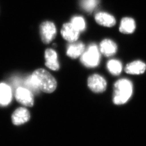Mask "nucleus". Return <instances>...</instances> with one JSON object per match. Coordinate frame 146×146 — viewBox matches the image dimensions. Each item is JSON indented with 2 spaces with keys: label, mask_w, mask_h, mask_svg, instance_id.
I'll use <instances>...</instances> for the list:
<instances>
[{
  "label": "nucleus",
  "mask_w": 146,
  "mask_h": 146,
  "mask_svg": "<svg viewBox=\"0 0 146 146\" xmlns=\"http://www.w3.org/2000/svg\"><path fill=\"white\" fill-rule=\"evenodd\" d=\"M45 64L47 67L52 70L57 71L60 69L56 52L52 49H47L45 51Z\"/></svg>",
  "instance_id": "9"
},
{
  "label": "nucleus",
  "mask_w": 146,
  "mask_h": 146,
  "mask_svg": "<svg viewBox=\"0 0 146 146\" xmlns=\"http://www.w3.org/2000/svg\"><path fill=\"white\" fill-rule=\"evenodd\" d=\"M80 31L76 29L71 22L66 23L63 25L61 34L63 38L69 42H75L78 40Z\"/></svg>",
  "instance_id": "7"
},
{
  "label": "nucleus",
  "mask_w": 146,
  "mask_h": 146,
  "mask_svg": "<svg viewBox=\"0 0 146 146\" xmlns=\"http://www.w3.org/2000/svg\"><path fill=\"white\" fill-rule=\"evenodd\" d=\"M146 69V64L141 61H135L128 64L125 67V72L129 74L139 75L143 74Z\"/></svg>",
  "instance_id": "13"
},
{
  "label": "nucleus",
  "mask_w": 146,
  "mask_h": 146,
  "mask_svg": "<svg viewBox=\"0 0 146 146\" xmlns=\"http://www.w3.org/2000/svg\"><path fill=\"white\" fill-rule=\"evenodd\" d=\"M107 68L110 73L114 75H118L121 73L122 66L121 62L117 60H111L107 63Z\"/></svg>",
  "instance_id": "16"
},
{
  "label": "nucleus",
  "mask_w": 146,
  "mask_h": 146,
  "mask_svg": "<svg viewBox=\"0 0 146 146\" xmlns=\"http://www.w3.org/2000/svg\"><path fill=\"white\" fill-rule=\"evenodd\" d=\"M88 86L92 92L96 93H102L107 88V82L102 76L93 74L89 77Z\"/></svg>",
  "instance_id": "6"
},
{
  "label": "nucleus",
  "mask_w": 146,
  "mask_h": 146,
  "mask_svg": "<svg viewBox=\"0 0 146 146\" xmlns=\"http://www.w3.org/2000/svg\"><path fill=\"white\" fill-rule=\"evenodd\" d=\"M40 34L42 42L44 44H49L56 36V26L52 22L44 21L40 26Z\"/></svg>",
  "instance_id": "4"
},
{
  "label": "nucleus",
  "mask_w": 146,
  "mask_h": 146,
  "mask_svg": "<svg viewBox=\"0 0 146 146\" xmlns=\"http://www.w3.org/2000/svg\"><path fill=\"white\" fill-rule=\"evenodd\" d=\"M36 86L44 93H52L57 87V81L51 74L44 69H38L31 74Z\"/></svg>",
  "instance_id": "1"
},
{
  "label": "nucleus",
  "mask_w": 146,
  "mask_h": 146,
  "mask_svg": "<svg viewBox=\"0 0 146 146\" xmlns=\"http://www.w3.org/2000/svg\"><path fill=\"white\" fill-rule=\"evenodd\" d=\"M133 94V84L127 79L122 78L115 82L114 87L113 102L115 104H125Z\"/></svg>",
  "instance_id": "2"
},
{
  "label": "nucleus",
  "mask_w": 146,
  "mask_h": 146,
  "mask_svg": "<svg viewBox=\"0 0 146 146\" xmlns=\"http://www.w3.org/2000/svg\"><path fill=\"white\" fill-rule=\"evenodd\" d=\"M100 46V52L106 57L113 56L117 51V46L115 42L109 39L103 40Z\"/></svg>",
  "instance_id": "10"
},
{
  "label": "nucleus",
  "mask_w": 146,
  "mask_h": 146,
  "mask_svg": "<svg viewBox=\"0 0 146 146\" xmlns=\"http://www.w3.org/2000/svg\"><path fill=\"white\" fill-rule=\"evenodd\" d=\"M85 50V46L82 42L72 43L68 46L67 54L69 58L75 59L81 56Z\"/></svg>",
  "instance_id": "14"
},
{
  "label": "nucleus",
  "mask_w": 146,
  "mask_h": 146,
  "mask_svg": "<svg viewBox=\"0 0 146 146\" xmlns=\"http://www.w3.org/2000/svg\"><path fill=\"white\" fill-rule=\"evenodd\" d=\"M11 99L12 91L9 86L5 83L0 84V106L8 105Z\"/></svg>",
  "instance_id": "12"
},
{
  "label": "nucleus",
  "mask_w": 146,
  "mask_h": 146,
  "mask_svg": "<svg viewBox=\"0 0 146 146\" xmlns=\"http://www.w3.org/2000/svg\"><path fill=\"white\" fill-rule=\"evenodd\" d=\"M100 61V54L98 46L93 44L89 46L81 57V61L84 66L93 68L98 66Z\"/></svg>",
  "instance_id": "3"
},
{
  "label": "nucleus",
  "mask_w": 146,
  "mask_h": 146,
  "mask_svg": "<svg viewBox=\"0 0 146 146\" xmlns=\"http://www.w3.org/2000/svg\"><path fill=\"white\" fill-rule=\"evenodd\" d=\"M16 100L21 104L27 107H32L34 104V95L29 89L24 87H19L15 94Z\"/></svg>",
  "instance_id": "5"
},
{
  "label": "nucleus",
  "mask_w": 146,
  "mask_h": 146,
  "mask_svg": "<svg viewBox=\"0 0 146 146\" xmlns=\"http://www.w3.org/2000/svg\"><path fill=\"white\" fill-rule=\"evenodd\" d=\"M29 110L23 107H20L14 111L11 116L12 122L16 125H23L30 120Z\"/></svg>",
  "instance_id": "8"
},
{
  "label": "nucleus",
  "mask_w": 146,
  "mask_h": 146,
  "mask_svg": "<svg viewBox=\"0 0 146 146\" xmlns=\"http://www.w3.org/2000/svg\"><path fill=\"white\" fill-rule=\"evenodd\" d=\"M99 3V0H81L80 5L84 11L90 13L94 11Z\"/></svg>",
  "instance_id": "17"
},
{
  "label": "nucleus",
  "mask_w": 146,
  "mask_h": 146,
  "mask_svg": "<svg viewBox=\"0 0 146 146\" xmlns=\"http://www.w3.org/2000/svg\"><path fill=\"white\" fill-rule=\"evenodd\" d=\"M96 22L101 26L106 27L114 26L116 23L115 18L107 13L100 12L95 16Z\"/></svg>",
  "instance_id": "11"
},
{
  "label": "nucleus",
  "mask_w": 146,
  "mask_h": 146,
  "mask_svg": "<svg viewBox=\"0 0 146 146\" xmlns=\"http://www.w3.org/2000/svg\"><path fill=\"white\" fill-rule=\"evenodd\" d=\"M71 23L76 29L80 32L83 31L86 28V22L84 18L81 16H75L72 18Z\"/></svg>",
  "instance_id": "18"
},
{
  "label": "nucleus",
  "mask_w": 146,
  "mask_h": 146,
  "mask_svg": "<svg viewBox=\"0 0 146 146\" xmlns=\"http://www.w3.org/2000/svg\"><path fill=\"white\" fill-rule=\"evenodd\" d=\"M135 22L134 20L129 17L123 18L121 22L120 31L125 34L133 33L135 29Z\"/></svg>",
  "instance_id": "15"
}]
</instances>
